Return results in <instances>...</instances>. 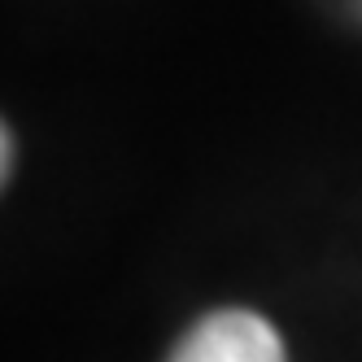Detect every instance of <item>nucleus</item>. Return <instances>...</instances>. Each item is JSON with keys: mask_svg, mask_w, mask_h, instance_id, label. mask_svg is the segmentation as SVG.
<instances>
[{"mask_svg": "<svg viewBox=\"0 0 362 362\" xmlns=\"http://www.w3.org/2000/svg\"><path fill=\"white\" fill-rule=\"evenodd\" d=\"M170 362H288V358H284L279 332L262 315L214 310L179 341Z\"/></svg>", "mask_w": 362, "mask_h": 362, "instance_id": "nucleus-1", "label": "nucleus"}]
</instances>
